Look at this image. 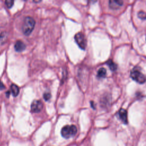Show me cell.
Here are the masks:
<instances>
[{"instance_id":"cell-12","label":"cell","mask_w":146,"mask_h":146,"mask_svg":"<svg viewBox=\"0 0 146 146\" xmlns=\"http://www.w3.org/2000/svg\"><path fill=\"white\" fill-rule=\"evenodd\" d=\"M7 38V33L5 31H3L0 34V42L3 43L5 41Z\"/></svg>"},{"instance_id":"cell-13","label":"cell","mask_w":146,"mask_h":146,"mask_svg":"<svg viewBox=\"0 0 146 146\" xmlns=\"http://www.w3.org/2000/svg\"><path fill=\"white\" fill-rule=\"evenodd\" d=\"M138 17L142 19H146V13L143 11H140L137 14Z\"/></svg>"},{"instance_id":"cell-4","label":"cell","mask_w":146,"mask_h":146,"mask_svg":"<svg viewBox=\"0 0 146 146\" xmlns=\"http://www.w3.org/2000/svg\"><path fill=\"white\" fill-rule=\"evenodd\" d=\"M74 39L80 48H82V50L86 49L87 46V41L84 35L82 33L79 32L76 33L75 35Z\"/></svg>"},{"instance_id":"cell-5","label":"cell","mask_w":146,"mask_h":146,"mask_svg":"<svg viewBox=\"0 0 146 146\" xmlns=\"http://www.w3.org/2000/svg\"><path fill=\"white\" fill-rule=\"evenodd\" d=\"M43 107L42 102L40 100H34L31 105V110L33 112H40Z\"/></svg>"},{"instance_id":"cell-15","label":"cell","mask_w":146,"mask_h":146,"mask_svg":"<svg viewBox=\"0 0 146 146\" xmlns=\"http://www.w3.org/2000/svg\"><path fill=\"white\" fill-rule=\"evenodd\" d=\"M43 98L46 101L48 100L51 98V94L49 92H45L43 94Z\"/></svg>"},{"instance_id":"cell-8","label":"cell","mask_w":146,"mask_h":146,"mask_svg":"<svg viewBox=\"0 0 146 146\" xmlns=\"http://www.w3.org/2000/svg\"><path fill=\"white\" fill-rule=\"evenodd\" d=\"M14 48L18 52L23 51L26 48V44L21 40H17L14 45Z\"/></svg>"},{"instance_id":"cell-17","label":"cell","mask_w":146,"mask_h":146,"mask_svg":"<svg viewBox=\"0 0 146 146\" xmlns=\"http://www.w3.org/2000/svg\"><path fill=\"white\" fill-rule=\"evenodd\" d=\"M91 106H92V107L93 108H94L95 109V104H94V102H91Z\"/></svg>"},{"instance_id":"cell-3","label":"cell","mask_w":146,"mask_h":146,"mask_svg":"<svg viewBox=\"0 0 146 146\" xmlns=\"http://www.w3.org/2000/svg\"><path fill=\"white\" fill-rule=\"evenodd\" d=\"M131 77L132 79L139 83H144L146 81V77L139 70L133 69L131 72Z\"/></svg>"},{"instance_id":"cell-16","label":"cell","mask_w":146,"mask_h":146,"mask_svg":"<svg viewBox=\"0 0 146 146\" xmlns=\"http://www.w3.org/2000/svg\"><path fill=\"white\" fill-rule=\"evenodd\" d=\"M5 88V86L4 84L0 80V90H3Z\"/></svg>"},{"instance_id":"cell-6","label":"cell","mask_w":146,"mask_h":146,"mask_svg":"<svg viewBox=\"0 0 146 146\" xmlns=\"http://www.w3.org/2000/svg\"><path fill=\"white\" fill-rule=\"evenodd\" d=\"M123 4V1L121 0H110L109 1V6L112 9H118Z\"/></svg>"},{"instance_id":"cell-11","label":"cell","mask_w":146,"mask_h":146,"mask_svg":"<svg viewBox=\"0 0 146 146\" xmlns=\"http://www.w3.org/2000/svg\"><path fill=\"white\" fill-rule=\"evenodd\" d=\"M106 75V70L104 68H100L97 74V76L99 78H104Z\"/></svg>"},{"instance_id":"cell-18","label":"cell","mask_w":146,"mask_h":146,"mask_svg":"<svg viewBox=\"0 0 146 146\" xmlns=\"http://www.w3.org/2000/svg\"><path fill=\"white\" fill-rule=\"evenodd\" d=\"M9 94H10V92H9V91H7V92H6V96L9 97Z\"/></svg>"},{"instance_id":"cell-1","label":"cell","mask_w":146,"mask_h":146,"mask_svg":"<svg viewBox=\"0 0 146 146\" xmlns=\"http://www.w3.org/2000/svg\"><path fill=\"white\" fill-rule=\"evenodd\" d=\"M35 20L31 17H26L24 20L22 26L23 33L26 35H30L35 26Z\"/></svg>"},{"instance_id":"cell-9","label":"cell","mask_w":146,"mask_h":146,"mask_svg":"<svg viewBox=\"0 0 146 146\" xmlns=\"http://www.w3.org/2000/svg\"><path fill=\"white\" fill-rule=\"evenodd\" d=\"M10 89H11V93L14 96H17L18 95L19 90L18 87L16 84H12L10 86Z\"/></svg>"},{"instance_id":"cell-14","label":"cell","mask_w":146,"mask_h":146,"mask_svg":"<svg viewBox=\"0 0 146 146\" xmlns=\"http://www.w3.org/2000/svg\"><path fill=\"white\" fill-rule=\"evenodd\" d=\"M5 4L6 5L9 7L10 8L13 6V4H14V1H11V0H6L5 1Z\"/></svg>"},{"instance_id":"cell-2","label":"cell","mask_w":146,"mask_h":146,"mask_svg":"<svg viewBox=\"0 0 146 146\" xmlns=\"http://www.w3.org/2000/svg\"><path fill=\"white\" fill-rule=\"evenodd\" d=\"M77 133V128L74 125H67L61 129V135L65 139H69L74 136Z\"/></svg>"},{"instance_id":"cell-10","label":"cell","mask_w":146,"mask_h":146,"mask_svg":"<svg viewBox=\"0 0 146 146\" xmlns=\"http://www.w3.org/2000/svg\"><path fill=\"white\" fill-rule=\"evenodd\" d=\"M107 64L112 71H115L117 68V65L111 59H109L107 62Z\"/></svg>"},{"instance_id":"cell-7","label":"cell","mask_w":146,"mask_h":146,"mask_svg":"<svg viewBox=\"0 0 146 146\" xmlns=\"http://www.w3.org/2000/svg\"><path fill=\"white\" fill-rule=\"evenodd\" d=\"M118 115L120 119L124 123H128V119H127V111L124 109H120L118 112Z\"/></svg>"}]
</instances>
